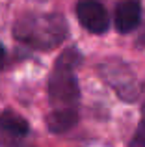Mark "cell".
<instances>
[{
    "mask_svg": "<svg viewBox=\"0 0 145 147\" xmlns=\"http://www.w3.org/2000/svg\"><path fill=\"white\" fill-rule=\"evenodd\" d=\"M143 114H145V102H143Z\"/></svg>",
    "mask_w": 145,
    "mask_h": 147,
    "instance_id": "8fae6325",
    "label": "cell"
},
{
    "mask_svg": "<svg viewBox=\"0 0 145 147\" xmlns=\"http://www.w3.org/2000/svg\"><path fill=\"white\" fill-rule=\"evenodd\" d=\"M13 34L21 43L37 50H52L65 41L69 28L60 13L24 15L15 22Z\"/></svg>",
    "mask_w": 145,
    "mask_h": 147,
    "instance_id": "6da1fadb",
    "label": "cell"
},
{
    "mask_svg": "<svg viewBox=\"0 0 145 147\" xmlns=\"http://www.w3.org/2000/svg\"><path fill=\"white\" fill-rule=\"evenodd\" d=\"M76 17L80 24L91 34H104L110 26L108 11L99 0H78Z\"/></svg>",
    "mask_w": 145,
    "mask_h": 147,
    "instance_id": "277c9868",
    "label": "cell"
},
{
    "mask_svg": "<svg viewBox=\"0 0 145 147\" xmlns=\"http://www.w3.org/2000/svg\"><path fill=\"white\" fill-rule=\"evenodd\" d=\"M138 43L142 45V47H145V30H143V32H142V36L138 37Z\"/></svg>",
    "mask_w": 145,
    "mask_h": 147,
    "instance_id": "30bf717a",
    "label": "cell"
},
{
    "mask_svg": "<svg viewBox=\"0 0 145 147\" xmlns=\"http://www.w3.org/2000/svg\"><path fill=\"white\" fill-rule=\"evenodd\" d=\"M78 110L75 106H58L47 115V127L56 134L67 132L78 123Z\"/></svg>",
    "mask_w": 145,
    "mask_h": 147,
    "instance_id": "8992f818",
    "label": "cell"
},
{
    "mask_svg": "<svg viewBox=\"0 0 145 147\" xmlns=\"http://www.w3.org/2000/svg\"><path fill=\"white\" fill-rule=\"evenodd\" d=\"M128 147H145V117L138 125V130H136L134 138L130 140V145Z\"/></svg>",
    "mask_w": 145,
    "mask_h": 147,
    "instance_id": "ba28073f",
    "label": "cell"
},
{
    "mask_svg": "<svg viewBox=\"0 0 145 147\" xmlns=\"http://www.w3.org/2000/svg\"><path fill=\"white\" fill-rule=\"evenodd\" d=\"M4 63H6V49L0 45V69L4 67Z\"/></svg>",
    "mask_w": 145,
    "mask_h": 147,
    "instance_id": "9c48e42d",
    "label": "cell"
},
{
    "mask_svg": "<svg viewBox=\"0 0 145 147\" xmlns=\"http://www.w3.org/2000/svg\"><path fill=\"white\" fill-rule=\"evenodd\" d=\"M101 73L104 76V80L117 91L121 99H125L127 102H132L142 95V82L136 78V75L132 73V69L128 65H125L123 61H106L102 63Z\"/></svg>",
    "mask_w": 145,
    "mask_h": 147,
    "instance_id": "3957f363",
    "label": "cell"
},
{
    "mask_svg": "<svg viewBox=\"0 0 145 147\" xmlns=\"http://www.w3.org/2000/svg\"><path fill=\"white\" fill-rule=\"evenodd\" d=\"M82 63V54L76 49H65L56 60L48 78V97L58 106H75L80 99V88L75 76V69Z\"/></svg>",
    "mask_w": 145,
    "mask_h": 147,
    "instance_id": "7a4b0ae2",
    "label": "cell"
},
{
    "mask_svg": "<svg viewBox=\"0 0 145 147\" xmlns=\"http://www.w3.org/2000/svg\"><path fill=\"white\" fill-rule=\"evenodd\" d=\"M30 125L22 115L6 110L0 114V134L7 140H21L28 134Z\"/></svg>",
    "mask_w": 145,
    "mask_h": 147,
    "instance_id": "52a82bcc",
    "label": "cell"
},
{
    "mask_svg": "<svg viewBox=\"0 0 145 147\" xmlns=\"http://www.w3.org/2000/svg\"><path fill=\"white\" fill-rule=\"evenodd\" d=\"M142 21V6L138 0H123L115 7V28L121 34L136 30Z\"/></svg>",
    "mask_w": 145,
    "mask_h": 147,
    "instance_id": "5b68a950",
    "label": "cell"
}]
</instances>
